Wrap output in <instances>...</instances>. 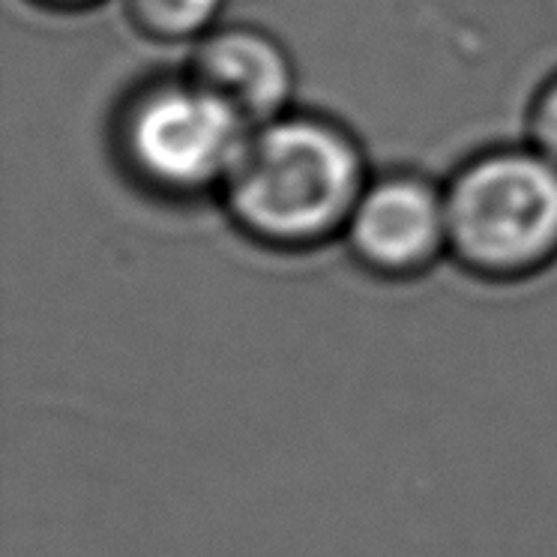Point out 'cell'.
Returning a JSON list of instances; mask_svg holds the SVG:
<instances>
[{
	"label": "cell",
	"instance_id": "cell-1",
	"mask_svg": "<svg viewBox=\"0 0 557 557\" xmlns=\"http://www.w3.org/2000/svg\"><path fill=\"white\" fill-rule=\"evenodd\" d=\"M225 177L237 216L276 240L324 234L360 189L351 145L309 121L267 123L243 141Z\"/></svg>",
	"mask_w": 557,
	"mask_h": 557
},
{
	"label": "cell",
	"instance_id": "cell-3",
	"mask_svg": "<svg viewBox=\"0 0 557 557\" xmlns=\"http://www.w3.org/2000/svg\"><path fill=\"white\" fill-rule=\"evenodd\" d=\"M240 111L207 85L159 90L135 111L129 138L145 171L169 186L228 174L246 141Z\"/></svg>",
	"mask_w": 557,
	"mask_h": 557
},
{
	"label": "cell",
	"instance_id": "cell-7",
	"mask_svg": "<svg viewBox=\"0 0 557 557\" xmlns=\"http://www.w3.org/2000/svg\"><path fill=\"white\" fill-rule=\"evenodd\" d=\"M536 133H540V145L545 147L548 159L557 162V85L552 87V94H548V97L543 99V106H540Z\"/></svg>",
	"mask_w": 557,
	"mask_h": 557
},
{
	"label": "cell",
	"instance_id": "cell-4",
	"mask_svg": "<svg viewBox=\"0 0 557 557\" xmlns=\"http://www.w3.org/2000/svg\"><path fill=\"white\" fill-rule=\"evenodd\" d=\"M447 231V205H441L423 183H381L354 207L357 249L384 267L423 261Z\"/></svg>",
	"mask_w": 557,
	"mask_h": 557
},
{
	"label": "cell",
	"instance_id": "cell-5",
	"mask_svg": "<svg viewBox=\"0 0 557 557\" xmlns=\"http://www.w3.org/2000/svg\"><path fill=\"white\" fill-rule=\"evenodd\" d=\"M198 75L201 85L228 99L246 121L270 117L292 87V73L282 51L246 30H231L207 42L198 58Z\"/></svg>",
	"mask_w": 557,
	"mask_h": 557
},
{
	"label": "cell",
	"instance_id": "cell-6",
	"mask_svg": "<svg viewBox=\"0 0 557 557\" xmlns=\"http://www.w3.org/2000/svg\"><path fill=\"white\" fill-rule=\"evenodd\" d=\"M138 15L162 34H189L210 22L219 0H133Z\"/></svg>",
	"mask_w": 557,
	"mask_h": 557
},
{
	"label": "cell",
	"instance_id": "cell-2",
	"mask_svg": "<svg viewBox=\"0 0 557 557\" xmlns=\"http://www.w3.org/2000/svg\"><path fill=\"white\" fill-rule=\"evenodd\" d=\"M447 231L473 264L512 270L557 243V162L492 157L461 174L447 201Z\"/></svg>",
	"mask_w": 557,
	"mask_h": 557
}]
</instances>
